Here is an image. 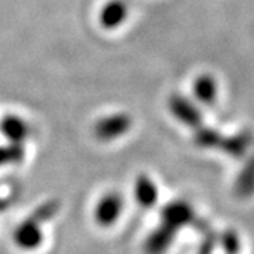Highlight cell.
I'll return each mask as SVG.
<instances>
[{
	"mask_svg": "<svg viewBox=\"0 0 254 254\" xmlns=\"http://www.w3.org/2000/svg\"><path fill=\"white\" fill-rule=\"evenodd\" d=\"M235 192L240 198H250L254 193V154L236 178Z\"/></svg>",
	"mask_w": 254,
	"mask_h": 254,
	"instance_id": "obj_12",
	"label": "cell"
},
{
	"mask_svg": "<svg viewBox=\"0 0 254 254\" xmlns=\"http://www.w3.org/2000/svg\"><path fill=\"white\" fill-rule=\"evenodd\" d=\"M123 199L118 192H109L103 195L95 208V220L102 227H109L116 223L122 213Z\"/></svg>",
	"mask_w": 254,
	"mask_h": 254,
	"instance_id": "obj_4",
	"label": "cell"
},
{
	"mask_svg": "<svg viewBox=\"0 0 254 254\" xmlns=\"http://www.w3.org/2000/svg\"><path fill=\"white\" fill-rule=\"evenodd\" d=\"M168 108L174 115V118L178 119L185 126L198 128L202 126V115L195 105L188 100L185 96L174 93L168 99Z\"/></svg>",
	"mask_w": 254,
	"mask_h": 254,
	"instance_id": "obj_3",
	"label": "cell"
},
{
	"mask_svg": "<svg viewBox=\"0 0 254 254\" xmlns=\"http://www.w3.org/2000/svg\"><path fill=\"white\" fill-rule=\"evenodd\" d=\"M24 157V151L20 144H10L7 147H0V167L6 164L20 163Z\"/></svg>",
	"mask_w": 254,
	"mask_h": 254,
	"instance_id": "obj_15",
	"label": "cell"
},
{
	"mask_svg": "<svg viewBox=\"0 0 254 254\" xmlns=\"http://www.w3.org/2000/svg\"><path fill=\"white\" fill-rule=\"evenodd\" d=\"M133 125L131 118L127 113H116L100 119L95 125V136L102 141H109L123 136Z\"/></svg>",
	"mask_w": 254,
	"mask_h": 254,
	"instance_id": "obj_2",
	"label": "cell"
},
{
	"mask_svg": "<svg viewBox=\"0 0 254 254\" xmlns=\"http://www.w3.org/2000/svg\"><path fill=\"white\" fill-rule=\"evenodd\" d=\"M216 240H218V245L226 254H239L242 249L240 237L237 235V232L232 229L223 230L219 236H216Z\"/></svg>",
	"mask_w": 254,
	"mask_h": 254,
	"instance_id": "obj_14",
	"label": "cell"
},
{
	"mask_svg": "<svg viewBox=\"0 0 254 254\" xmlns=\"http://www.w3.org/2000/svg\"><path fill=\"white\" fill-rule=\"evenodd\" d=\"M161 219H163V223L173 227L177 232L181 227L192 225L198 220L195 212H193V208L187 200L182 199L173 200V202L167 203L161 210Z\"/></svg>",
	"mask_w": 254,
	"mask_h": 254,
	"instance_id": "obj_1",
	"label": "cell"
},
{
	"mask_svg": "<svg viewBox=\"0 0 254 254\" xmlns=\"http://www.w3.org/2000/svg\"><path fill=\"white\" fill-rule=\"evenodd\" d=\"M14 242L23 250H36L43 243V232L40 229V220L34 216L24 220L14 232Z\"/></svg>",
	"mask_w": 254,
	"mask_h": 254,
	"instance_id": "obj_5",
	"label": "cell"
},
{
	"mask_svg": "<svg viewBox=\"0 0 254 254\" xmlns=\"http://www.w3.org/2000/svg\"><path fill=\"white\" fill-rule=\"evenodd\" d=\"M225 137L220 131L210 128V127L199 126L198 128H195V134H193V141L195 144L199 145L202 148H218L220 150V147L225 141Z\"/></svg>",
	"mask_w": 254,
	"mask_h": 254,
	"instance_id": "obj_13",
	"label": "cell"
},
{
	"mask_svg": "<svg viewBox=\"0 0 254 254\" xmlns=\"http://www.w3.org/2000/svg\"><path fill=\"white\" fill-rule=\"evenodd\" d=\"M0 131L11 144H20L27 138L30 128L21 118L16 115H7L0 122Z\"/></svg>",
	"mask_w": 254,
	"mask_h": 254,
	"instance_id": "obj_7",
	"label": "cell"
},
{
	"mask_svg": "<svg viewBox=\"0 0 254 254\" xmlns=\"http://www.w3.org/2000/svg\"><path fill=\"white\" fill-rule=\"evenodd\" d=\"M177 236V230L173 227L161 223L154 232L147 237L144 245V250L147 254H164L170 246L173 245L174 239Z\"/></svg>",
	"mask_w": 254,
	"mask_h": 254,
	"instance_id": "obj_6",
	"label": "cell"
},
{
	"mask_svg": "<svg viewBox=\"0 0 254 254\" xmlns=\"http://www.w3.org/2000/svg\"><path fill=\"white\" fill-rule=\"evenodd\" d=\"M193 93L199 102L212 105L218 98V82L209 73L199 75L193 82Z\"/></svg>",
	"mask_w": 254,
	"mask_h": 254,
	"instance_id": "obj_11",
	"label": "cell"
},
{
	"mask_svg": "<svg viewBox=\"0 0 254 254\" xmlns=\"http://www.w3.org/2000/svg\"><path fill=\"white\" fill-rule=\"evenodd\" d=\"M253 133L249 130H245L239 134L225 137V141L220 147V150L225 154L230 155L233 158H243L247 153V150L250 148L252 143H253Z\"/></svg>",
	"mask_w": 254,
	"mask_h": 254,
	"instance_id": "obj_9",
	"label": "cell"
},
{
	"mask_svg": "<svg viewBox=\"0 0 254 254\" xmlns=\"http://www.w3.org/2000/svg\"><path fill=\"white\" fill-rule=\"evenodd\" d=\"M134 196L138 205L143 208L148 209L155 205V202L158 199V190L148 175L141 174L137 177L136 184H134Z\"/></svg>",
	"mask_w": 254,
	"mask_h": 254,
	"instance_id": "obj_10",
	"label": "cell"
},
{
	"mask_svg": "<svg viewBox=\"0 0 254 254\" xmlns=\"http://www.w3.org/2000/svg\"><path fill=\"white\" fill-rule=\"evenodd\" d=\"M127 17V6L122 0H110L100 11V24L108 30L119 27Z\"/></svg>",
	"mask_w": 254,
	"mask_h": 254,
	"instance_id": "obj_8",
	"label": "cell"
},
{
	"mask_svg": "<svg viewBox=\"0 0 254 254\" xmlns=\"http://www.w3.org/2000/svg\"><path fill=\"white\" fill-rule=\"evenodd\" d=\"M216 245H218L216 235L208 230V232L205 233V237H203V242H202L199 250H198V254H212Z\"/></svg>",
	"mask_w": 254,
	"mask_h": 254,
	"instance_id": "obj_16",
	"label": "cell"
}]
</instances>
